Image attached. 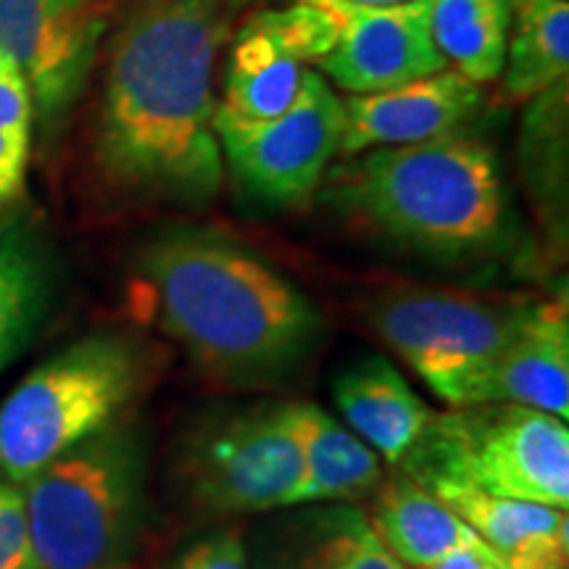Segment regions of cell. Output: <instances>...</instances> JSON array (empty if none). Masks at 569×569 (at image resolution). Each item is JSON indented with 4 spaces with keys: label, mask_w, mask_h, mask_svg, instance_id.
Listing matches in <instances>:
<instances>
[{
    "label": "cell",
    "mask_w": 569,
    "mask_h": 569,
    "mask_svg": "<svg viewBox=\"0 0 569 569\" xmlns=\"http://www.w3.org/2000/svg\"><path fill=\"white\" fill-rule=\"evenodd\" d=\"M569 71L567 0H515L501 90L509 103H525L565 82Z\"/></svg>",
    "instance_id": "20"
},
{
    "label": "cell",
    "mask_w": 569,
    "mask_h": 569,
    "mask_svg": "<svg viewBox=\"0 0 569 569\" xmlns=\"http://www.w3.org/2000/svg\"><path fill=\"white\" fill-rule=\"evenodd\" d=\"M224 34V0H142L113 34L96 124L111 184L182 206L219 193L213 67Z\"/></svg>",
    "instance_id": "1"
},
{
    "label": "cell",
    "mask_w": 569,
    "mask_h": 569,
    "mask_svg": "<svg viewBox=\"0 0 569 569\" xmlns=\"http://www.w3.org/2000/svg\"><path fill=\"white\" fill-rule=\"evenodd\" d=\"M422 569H507L498 553L493 549H488L482 540L472 546H465V549L451 553V557L436 561V565L422 567Z\"/></svg>",
    "instance_id": "28"
},
{
    "label": "cell",
    "mask_w": 569,
    "mask_h": 569,
    "mask_svg": "<svg viewBox=\"0 0 569 569\" xmlns=\"http://www.w3.org/2000/svg\"><path fill=\"white\" fill-rule=\"evenodd\" d=\"M322 198L390 243L440 261L493 259L515 240L498 156L461 132L365 151L330 174Z\"/></svg>",
    "instance_id": "3"
},
{
    "label": "cell",
    "mask_w": 569,
    "mask_h": 569,
    "mask_svg": "<svg viewBox=\"0 0 569 569\" xmlns=\"http://www.w3.org/2000/svg\"><path fill=\"white\" fill-rule=\"evenodd\" d=\"M0 569H34L24 490L0 480Z\"/></svg>",
    "instance_id": "26"
},
{
    "label": "cell",
    "mask_w": 569,
    "mask_h": 569,
    "mask_svg": "<svg viewBox=\"0 0 569 569\" xmlns=\"http://www.w3.org/2000/svg\"><path fill=\"white\" fill-rule=\"evenodd\" d=\"M332 398L351 432L388 465L403 459L432 417L422 398L382 356H361L340 369L332 380Z\"/></svg>",
    "instance_id": "15"
},
{
    "label": "cell",
    "mask_w": 569,
    "mask_h": 569,
    "mask_svg": "<svg viewBox=\"0 0 569 569\" xmlns=\"http://www.w3.org/2000/svg\"><path fill=\"white\" fill-rule=\"evenodd\" d=\"M298 61H319L338 42L340 21L322 3L296 0L288 9L259 11L248 21Z\"/></svg>",
    "instance_id": "25"
},
{
    "label": "cell",
    "mask_w": 569,
    "mask_h": 569,
    "mask_svg": "<svg viewBox=\"0 0 569 569\" xmlns=\"http://www.w3.org/2000/svg\"><path fill=\"white\" fill-rule=\"evenodd\" d=\"M372 496L369 525L403 569L430 567L480 540L436 493L398 469Z\"/></svg>",
    "instance_id": "17"
},
{
    "label": "cell",
    "mask_w": 569,
    "mask_h": 569,
    "mask_svg": "<svg viewBox=\"0 0 569 569\" xmlns=\"http://www.w3.org/2000/svg\"><path fill=\"white\" fill-rule=\"evenodd\" d=\"M34 569H124L146 507V443L106 425L21 486Z\"/></svg>",
    "instance_id": "4"
},
{
    "label": "cell",
    "mask_w": 569,
    "mask_h": 569,
    "mask_svg": "<svg viewBox=\"0 0 569 569\" xmlns=\"http://www.w3.org/2000/svg\"><path fill=\"white\" fill-rule=\"evenodd\" d=\"M430 493L467 522L507 569H567V509L490 496L469 486H436Z\"/></svg>",
    "instance_id": "14"
},
{
    "label": "cell",
    "mask_w": 569,
    "mask_h": 569,
    "mask_svg": "<svg viewBox=\"0 0 569 569\" xmlns=\"http://www.w3.org/2000/svg\"><path fill=\"white\" fill-rule=\"evenodd\" d=\"M482 101V84L469 82L453 69L401 88L348 96L340 153L356 156L372 148L417 146L461 132L478 117Z\"/></svg>",
    "instance_id": "12"
},
{
    "label": "cell",
    "mask_w": 569,
    "mask_h": 569,
    "mask_svg": "<svg viewBox=\"0 0 569 569\" xmlns=\"http://www.w3.org/2000/svg\"><path fill=\"white\" fill-rule=\"evenodd\" d=\"M303 63L272 38L246 24L234 40L224 69V92L219 106L240 119L280 117L293 106L303 82Z\"/></svg>",
    "instance_id": "22"
},
{
    "label": "cell",
    "mask_w": 569,
    "mask_h": 569,
    "mask_svg": "<svg viewBox=\"0 0 569 569\" xmlns=\"http://www.w3.org/2000/svg\"><path fill=\"white\" fill-rule=\"evenodd\" d=\"M71 3H96V0H71Z\"/></svg>",
    "instance_id": "31"
},
{
    "label": "cell",
    "mask_w": 569,
    "mask_h": 569,
    "mask_svg": "<svg viewBox=\"0 0 569 569\" xmlns=\"http://www.w3.org/2000/svg\"><path fill=\"white\" fill-rule=\"evenodd\" d=\"M515 0H432L430 30L446 67L469 82H496L507 61Z\"/></svg>",
    "instance_id": "21"
},
{
    "label": "cell",
    "mask_w": 569,
    "mask_h": 569,
    "mask_svg": "<svg viewBox=\"0 0 569 569\" xmlns=\"http://www.w3.org/2000/svg\"><path fill=\"white\" fill-rule=\"evenodd\" d=\"M172 569H248V551L234 532H217L190 546Z\"/></svg>",
    "instance_id": "27"
},
{
    "label": "cell",
    "mask_w": 569,
    "mask_h": 569,
    "mask_svg": "<svg viewBox=\"0 0 569 569\" xmlns=\"http://www.w3.org/2000/svg\"><path fill=\"white\" fill-rule=\"evenodd\" d=\"M180 478L198 509L259 515L301 503L306 465L277 403L227 411L196 427L184 443Z\"/></svg>",
    "instance_id": "9"
},
{
    "label": "cell",
    "mask_w": 569,
    "mask_h": 569,
    "mask_svg": "<svg viewBox=\"0 0 569 569\" xmlns=\"http://www.w3.org/2000/svg\"><path fill=\"white\" fill-rule=\"evenodd\" d=\"M343 3H353V6H401V3H411V0H343Z\"/></svg>",
    "instance_id": "29"
},
{
    "label": "cell",
    "mask_w": 569,
    "mask_h": 569,
    "mask_svg": "<svg viewBox=\"0 0 569 569\" xmlns=\"http://www.w3.org/2000/svg\"><path fill=\"white\" fill-rule=\"evenodd\" d=\"M280 419L306 465L301 503L359 501L386 478L380 453L315 403H280Z\"/></svg>",
    "instance_id": "16"
},
{
    "label": "cell",
    "mask_w": 569,
    "mask_h": 569,
    "mask_svg": "<svg viewBox=\"0 0 569 569\" xmlns=\"http://www.w3.org/2000/svg\"><path fill=\"white\" fill-rule=\"evenodd\" d=\"M227 6H230V9H243V6H248V3H253V0H224Z\"/></svg>",
    "instance_id": "30"
},
{
    "label": "cell",
    "mask_w": 569,
    "mask_h": 569,
    "mask_svg": "<svg viewBox=\"0 0 569 569\" xmlns=\"http://www.w3.org/2000/svg\"><path fill=\"white\" fill-rule=\"evenodd\" d=\"M538 303L403 284L372 296L367 319L377 336L457 409L465 407L490 361L530 322Z\"/></svg>",
    "instance_id": "7"
},
{
    "label": "cell",
    "mask_w": 569,
    "mask_h": 569,
    "mask_svg": "<svg viewBox=\"0 0 569 569\" xmlns=\"http://www.w3.org/2000/svg\"><path fill=\"white\" fill-rule=\"evenodd\" d=\"M472 403H519L569 419V317L565 301H540L519 336L469 390Z\"/></svg>",
    "instance_id": "13"
},
{
    "label": "cell",
    "mask_w": 569,
    "mask_h": 569,
    "mask_svg": "<svg viewBox=\"0 0 569 569\" xmlns=\"http://www.w3.org/2000/svg\"><path fill=\"white\" fill-rule=\"evenodd\" d=\"M32 96L11 56L0 51V211L24 190L32 142Z\"/></svg>",
    "instance_id": "24"
},
{
    "label": "cell",
    "mask_w": 569,
    "mask_h": 569,
    "mask_svg": "<svg viewBox=\"0 0 569 569\" xmlns=\"http://www.w3.org/2000/svg\"><path fill=\"white\" fill-rule=\"evenodd\" d=\"M138 280L153 325L227 388L282 386L322 346L315 301L224 234L159 232L138 256Z\"/></svg>",
    "instance_id": "2"
},
{
    "label": "cell",
    "mask_w": 569,
    "mask_h": 569,
    "mask_svg": "<svg viewBox=\"0 0 569 569\" xmlns=\"http://www.w3.org/2000/svg\"><path fill=\"white\" fill-rule=\"evenodd\" d=\"M284 528L259 569H403L356 507L315 511Z\"/></svg>",
    "instance_id": "19"
},
{
    "label": "cell",
    "mask_w": 569,
    "mask_h": 569,
    "mask_svg": "<svg viewBox=\"0 0 569 569\" xmlns=\"http://www.w3.org/2000/svg\"><path fill=\"white\" fill-rule=\"evenodd\" d=\"M393 467L427 490L469 486L490 496L569 507L567 422L519 403L432 411L422 436Z\"/></svg>",
    "instance_id": "6"
},
{
    "label": "cell",
    "mask_w": 569,
    "mask_h": 569,
    "mask_svg": "<svg viewBox=\"0 0 569 569\" xmlns=\"http://www.w3.org/2000/svg\"><path fill=\"white\" fill-rule=\"evenodd\" d=\"M109 27L96 3L0 0V51L24 74L42 127H53L82 96Z\"/></svg>",
    "instance_id": "10"
},
{
    "label": "cell",
    "mask_w": 569,
    "mask_h": 569,
    "mask_svg": "<svg viewBox=\"0 0 569 569\" xmlns=\"http://www.w3.org/2000/svg\"><path fill=\"white\" fill-rule=\"evenodd\" d=\"M156 369V348L98 332L34 367L0 403V480L24 486L69 448L117 422Z\"/></svg>",
    "instance_id": "5"
},
{
    "label": "cell",
    "mask_w": 569,
    "mask_h": 569,
    "mask_svg": "<svg viewBox=\"0 0 569 569\" xmlns=\"http://www.w3.org/2000/svg\"><path fill=\"white\" fill-rule=\"evenodd\" d=\"M519 161L530 193L546 211L567 198V80L532 98L519 132Z\"/></svg>",
    "instance_id": "23"
},
{
    "label": "cell",
    "mask_w": 569,
    "mask_h": 569,
    "mask_svg": "<svg viewBox=\"0 0 569 569\" xmlns=\"http://www.w3.org/2000/svg\"><path fill=\"white\" fill-rule=\"evenodd\" d=\"M311 3L327 6L340 21L338 42L317 67L351 96L401 88L446 69L430 30L432 0L401 6H353L343 0Z\"/></svg>",
    "instance_id": "11"
},
{
    "label": "cell",
    "mask_w": 569,
    "mask_h": 569,
    "mask_svg": "<svg viewBox=\"0 0 569 569\" xmlns=\"http://www.w3.org/2000/svg\"><path fill=\"white\" fill-rule=\"evenodd\" d=\"M343 101L322 74L306 69L293 106L280 117L240 119L217 103L213 134L232 180L261 209H296L322 188L327 167L340 153Z\"/></svg>",
    "instance_id": "8"
},
{
    "label": "cell",
    "mask_w": 569,
    "mask_h": 569,
    "mask_svg": "<svg viewBox=\"0 0 569 569\" xmlns=\"http://www.w3.org/2000/svg\"><path fill=\"white\" fill-rule=\"evenodd\" d=\"M53 256L27 219L0 224V372L32 343L53 301Z\"/></svg>",
    "instance_id": "18"
}]
</instances>
